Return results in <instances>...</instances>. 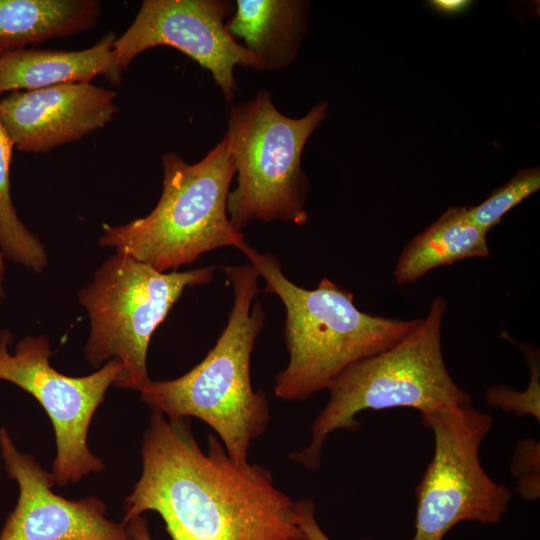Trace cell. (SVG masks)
Segmentation results:
<instances>
[{
    "mask_svg": "<svg viewBox=\"0 0 540 540\" xmlns=\"http://www.w3.org/2000/svg\"><path fill=\"white\" fill-rule=\"evenodd\" d=\"M12 339L7 330L0 332V380L31 394L50 418L56 440L51 470L55 484L65 487L103 471L104 461L89 449L88 431L109 386L122 370L121 363L112 359L89 375L72 377L50 365L46 335L25 336L10 354Z\"/></svg>",
    "mask_w": 540,
    "mask_h": 540,
    "instance_id": "cell-9",
    "label": "cell"
},
{
    "mask_svg": "<svg viewBox=\"0 0 540 540\" xmlns=\"http://www.w3.org/2000/svg\"><path fill=\"white\" fill-rule=\"evenodd\" d=\"M14 145L0 119V249L5 258L34 272L47 265L39 238L21 221L10 193V164Z\"/></svg>",
    "mask_w": 540,
    "mask_h": 540,
    "instance_id": "cell-17",
    "label": "cell"
},
{
    "mask_svg": "<svg viewBox=\"0 0 540 540\" xmlns=\"http://www.w3.org/2000/svg\"><path fill=\"white\" fill-rule=\"evenodd\" d=\"M539 168H529L518 172L504 186L496 189L482 203L467 208L472 222L484 232L497 225L502 217L525 198L539 190Z\"/></svg>",
    "mask_w": 540,
    "mask_h": 540,
    "instance_id": "cell-18",
    "label": "cell"
},
{
    "mask_svg": "<svg viewBox=\"0 0 540 540\" xmlns=\"http://www.w3.org/2000/svg\"><path fill=\"white\" fill-rule=\"evenodd\" d=\"M234 5L226 28L235 40H243L264 71L294 62L307 30L309 1L236 0Z\"/></svg>",
    "mask_w": 540,
    "mask_h": 540,
    "instance_id": "cell-13",
    "label": "cell"
},
{
    "mask_svg": "<svg viewBox=\"0 0 540 540\" xmlns=\"http://www.w3.org/2000/svg\"><path fill=\"white\" fill-rule=\"evenodd\" d=\"M527 360L530 369V381L528 387L519 392L507 385L490 387L485 392L487 403L498 407L506 412H512L516 416L531 415L537 421L540 420V371L538 352L530 345H519Z\"/></svg>",
    "mask_w": 540,
    "mask_h": 540,
    "instance_id": "cell-19",
    "label": "cell"
},
{
    "mask_svg": "<svg viewBox=\"0 0 540 540\" xmlns=\"http://www.w3.org/2000/svg\"><path fill=\"white\" fill-rule=\"evenodd\" d=\"M235 11L228 0H144L132 24L113 42L109 82L118 85L122 73L147 49L173 47L208 70L226 101L235 98L237 65L264 71L260 61L226 28Z\"/></svg>",
    "mask_w": 540,
    "mask_h": 540,
    "instance_id": "cell-10",
    "label": "cell"
},
{
    "mask_svg": "<svg viewBox=\"0 0 540 540\" xmlns=\"http://www.w3.org/2000/svg\"><path fill=\"white\" fill-rule=\"evenodd\" d=\"M445 310L444 299L435 297L414 330L339 375L327 388L329 400L312 424L309 444L290 458L317 470L328 436L341 429L356 431L355 416L364 410L406 407L424 414L471 401L444 361L441 328Z\"/></svg>",
    "mask_w": 540,
    "mask_h": 540,
    "instance_id": "cell-5",
    "label": "cell"
},
{
    "mask_svg": "<svg viewBox=\"0 0 540 540\" xmlns=\"http://www.w3.org/2000/svg\"><path fill=\"white\" fill-rule=\"evenodd\" d=\"M0 450L19 495L0 531V540H133L127 525L106 516L97 496L72 500L53 492L51 472L20 451L7 429L0 428Z\"/></svg>",
    "mask_w": 540,
    "mask_h": 540,
    "instance_id": "cell-11",
    "label": "cell"
},
{
    "mask_svg": "<svg viewBox=\"0 0 540 540\" xmlns=\"http://www.w3.org/2000/svg\"><path fill=\"white\" fill-rule=\"evenodd\" d=\"M96 0H0V55L92 28Z\"/></svg>",
    "mask_w": 540,
    "mask_h": 540,
    "instance_id": "cell-15",
    "label": "cell"
},
{
    "mask_svg": "<svg viewBox=\"0 0 540 540\" xmlns=\"http://www.w3.org/2000/svg\"><path fill=\"white\" fill-rule=\"evenodd\" d=\"M486 235L472 222L467 208H449L405 246L394 271L396 283H413L436 267L455 261L488 257Z\"/></svg>",
    "mask_w": 540,
    "mask_h": 540,
    "instance_id": "cell-16",
    "label": "cell"
},
{
    "mask_svg": "<svg viewBox=\"0 0 540 540\" xmlns=\"http://www.w3.org/2000/svg\"><path fill=\"white\" fill-rule=\"evenodd\" d=\"M4 255L0 249V297L4 295V281H5V262Z\"/></svg>",
    "mask_w": 540,
    "mask_h": 540,
    "instance_id": "cell-24",
    "label": "cell"
},
{
    "mask_svg": "<svg viewBox=\"0 0 540 540\" xmlns=\"http://www.w3.org/2000/svg\"><path fill=\"white\" fill-rule=\"evenodd\" d=\"M140 455L124 524L153 511L171 540H306L296 501L275 486L269 470L236 462L212 434L204 452L191 418L152 412Z\"/></svg>",
    "mask_w": 540,
    "mask_h": 540,
    "instance_id": "cell-1",
    "label": "cell"
},
{
    "mask_svg": "<svg viewBox=\"0 0 540 540\" xmlns=\"http://www.w3.org/2000/svg\"><path fill=\"white\" fill-rule=\"evenodd\" d=\"M215 270L208 266L166 273L127 255L111 256L78 294L90 318L84 347L88 363L99 369L117 359L122 370L114 385L140 391L150 380L147 351L152 334L184 290L210 283Z\"/></svg>",
    "mask_w": 540,
    "mask_h": 540,
    "instance_id": "cell-7",
    "label": "cell"
},
{
    "mask_svg": "<svg viewBox=\"0 0 540 540\" xmlns=\"http://www.w3.org/2000/svg\"><path fill=\"white\" fill-rule=\"evenodd\" d=\"M327 102L292 118L274 105L269 91L239 102L229 110L224 136L237 173L227 214L239 231L252 220L303 225L310 188L302 153L311 134L326 118Z\"/></svg>",
    "mask_w": 540,
    "mask_h": 540,
    "instance_id": "cell-6",
    "label": "cell"
},
{
    "mask_svg": "<svg viewBox=\"0 0 540 540\" xmlns=\"http://www.w3.org/2000/svg\"><path fill=\"white\" fill-rule=\"evenodd\" d=\"M511 473L518 476L517 491L525 500L539 498V442L524 439L516 446Z\"/></svg>",
    "mask_w": 540,
    "mask_h": 540,
    "instance_id": "cell-20",
    "label": "cell"
},
{
    "mask_svg": "<svg viewBox=\"0 0 540 540\" xmlns=\"http://www.w3.org/2000/svg\"><path fill=\"white\" fill-rule=\"evenodd\" d=\"M115 39L108 33L92 47L77 51L24 48L1 54L0 94L89 83L100 74L109 80Z\"/></svg>",
    "mask_w": 540,
    "mask_h": 540,
    "instance_id": "cell-14",
    "label": "cell"
},
{
    "mask_svg": "<svg viewBox=\"0 0 540 540\" xmlns=\"http://www.w3.org/2000/svg\"><path fill=\"white\" fill-rule=\"evenodd\" d=\"M470 1L465 0H435L432 1V6L441 13L457 14L466 9L470 5Z\"/></svg>",
    "mask_w": 540,
    "mask_h": 540,
    "instance_id": "cell-23",
    "label": "cell"
},
{
    "mask_svg": "<svg viewBox=\"0 0 540 540\" xmlns=\"http://www.w3.org/2000/svg\"><path fill=\"white\" fill-rule=\"evenodd\" d=\"M296 522L306 540H332L320 527L315 518V503L312 499L296 501ZM362 540H372L364 538Z\"/></svg>",
    "mask_w": 540,
    "mask_h": 540,
    "instance_id": "cell-21",
    "label": "cell"
},
{
    "mask_svg": "<svg viewBox=\"0 0 540 540\" xmlns=\"http://www.w3.org/2000/svg\"><path fill=\"white\" fill-rule=\"evenodd\" d=\"M116 97L90 82L13 91L0 99V119L19 151L45 153L106 126Z\"/></svg>",
    "mask_w": 540,
    "mask_h": 540,
    "instance_id": "cell-12",
    "label": "cell"
},
{
    "mask_svg": "<svg viewBox=\"0 0 540 540\" xmlns=\"http://www.w3.org/2000/svg\"><path fill=\"white\" fill-rule=\"evenodd\" d=\"M240 251L265 281V293L285 308L287 366L276 375L274 394L284 401H304L327 389L346 369L401 340L422 318L402 320L367 314L352 292L323 278L312 290L290 281L279 259L246 243Z\"/></svg>",
    "mask_w": 540,
    "mask_h": 540,
    "instance_id": "cell-2",
    "label": "cell"
},
{
    "mask_svg": "<svg viewBox=\"0 0 540 540\" xmlns=\"http://www.w3.org/2000/svg\"><path fill=\"white\" fill-rule=\"evenodd\" d=\"M233 288L227 324L207 355L184 375L171 380H149L139 391L152 412L168 419L198 418L217 434L228 455L248 462L252 442L267 429L270 408L262 390L254 391L250 362L265 322L259 275L249 265L226 266Z\"/></svg>",
    "mask_w": 540,
    "mask_h": 540,
    "instance_id": "cell-3",
    "label": "cell"
},
{
    "mask_svg": "<svg viewBox=\"0 0 540 540\" xmlns=\"http://www.w3.org/2000/svg\"><path fill=\"white\" fill-rule=\"evenodd\" d=\"M434 437L433 456L415 490V532L409 540H443L463 521L496 524L507 512L510 490L480 461L492 417L469 401L420 414Z\"/></svg>",
    "mask_w": 540,
    "mask_h": 540,
    "instance_id": "cell-8",
    "label": "cell"
},
{
    "mask_svg": "<svg viewBox=\"0 0 540 540\" xmlns=\"http://www.w3.org/2000/svg\"><path fill=\"white\" fill-rule=\"evenodd\" d=\"M126 525L133 540H153L149 531L148 522L142 516L131 520Z\"/></svg>",
    "mask_w": 540,
    "mask_h": 540,
    "instance_id": "cell-22",
    "label": "cell"
},
{
    "mask_svg": "<svg viewBox=\"0 0 540 540\" xmlns=\"http://www.w3.org/2000/svg\"><path fill=\"white\" fill-rule=\"evenodd\" d=\"M161 162L163 189L155 208L126 224L104 225L100 246L160 272L175 271L219 248L240 250L247 241L227 214L235 167L226 139L194 164L175 153L162 155Z\"/></svg>",
    "mask_w": 540,
    "mask_h": 540,
    "instance_id": "cell-4",
    "label": "cell"
}]
</instances>
